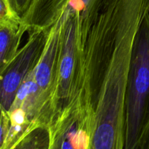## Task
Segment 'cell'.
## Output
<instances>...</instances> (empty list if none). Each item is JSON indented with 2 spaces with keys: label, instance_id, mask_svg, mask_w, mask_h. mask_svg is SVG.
<instances>
[{
  "label": "cell",
  "instance_id": "1",
  "mask_svg": "<svg viewBox=\"0 0 149 149\" xmlns=\"http://www.w3.org/2000/svg\"><path fill=\"white\" fill-rule=\"evenodd\" d=\"M149 0H99L78 45L74 103L92 138L125 143L127 89Z\"/></svg>",
  "mask_w": 149,
  "mask_h": 149
},
{
  "label": "cell",
  "instance_id": "2",
  "mask_svg": "<svg viewBox=\"0 0 149 149\" xmlns=\"http://www.w3.org/2000/svg\"><path fill=\"white\" fill-rule=\"evenodd\" d=\"M149 124V14L137 34L127 89L124 149H136Z\"/></svg>",
  "mask_w": 149,
  "mask_h": 149
},
{
  "label": "cell",
  "instance_id": "3",
  "mask_svg": "<svg viewBox=\"0 0 149 149\" xmlns=\"http://www.w3.org/2000/svg\"><path fill=\"white\" fill-rule=\"evenodd\" d=\"M49 30L37 29L29 32L25 45L1 75V110L9 111L19 87L37 65L45 49Z\"/></svg>",
  "mask_w": 149,
  "mask_h": 149
},
{
  "label": "cell",
  "instance_id": "4",
  "mask_svg": "<svg viewBox=\"0 0 149 149\" xmlns=\"http://www.w3.org/2000/svg\"><path fill=\"white\" fill-rule=\"evenodd\" d=\"M65 16L58 65L56 117L74 100L78 74L79 52L76 34V17L69 10H65Z\"/></svg>",
  "mask_w": 149,
  "mask_h": 149
},
{
  "label": "cell",
  "instance_id": "5",
  "mask_svg": "<svg viewBox=\"0 0 149 149\" xmlns=\"http://www.w3.org/2000/svg\"><path fill=\"white\" fill-rule=\"evenodd\" d=\"M99 0H31L22 23L27 32L37 29L49 30L69 10L76 17L78 31L86 26L92 13L95 10Z\"/></svg>",
  "mask_w": 149,
  "mask_h": 149
},
{
  "label": "cell",
  "instance_id": "6",
  "mask_svg": "<svg viewBox=\"0 0 149 149\" xmlns=\"http://www.w3.org/2000/svg\"><path fill=\"white\" fill-rule=\"evenodd\" d=\"M26 32L22 20L0 22V74L18 53L19 45Z\"/></svg>",
  "mask_w": 149,
  "mask_h": 149
},
{
  "label": "cell",
  "instance_id": "7",
  "mask_svg": "<svg viewBox=\"0 0 149 149\" xmlns=\"http://www.w3.org/2000/svg\"><path fill=\"white\" fill-rule=\"evenodd\" d=\"M9 1L15 13L22 19L27 13L31 0H9Z\"/></svg>",
  "mask_w": 149,
  "mask_h": 149
},
{
  "label": "cell",
  "instance_id": "8",
  "mask_svg": "<svg viewBox=\"0 0 149 149\" xmlns=\"http://www.w3.org/2000/svg\"><path fill=\"white\" fill-rule=\"evenodd\" d=\"M136 149H149V124L141 136Z\"/></svg>",
  "mask_w": 149,
  "mask_h": 149
}]
</instances>
